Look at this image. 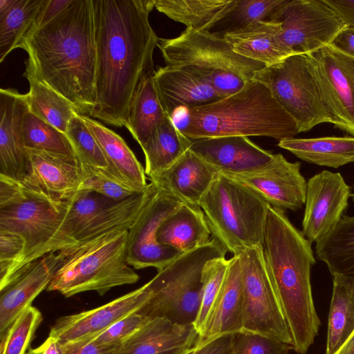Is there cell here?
<instances>
[{"mask_svg":"<svg viewBox=\"0 0 354 354\" xmlns=\"http://www.w3.org/2000/svg\"><path fill=\"white\" fill-rule=\"evenodd\" d=\"M315 252L332 275L354 277V216L344 215L336 227L316 243Z\"/></svg>","mask_w":354,"mask_h":354,"instance_id":"35","label":"cell"},{"mask_svg":"<svg viewBox=\"0 0 354 354\" xmlns=\"http://www.w3.org/2000/svg\"><path fill=\"white\" fill-rule=\"evenodd\" d=\"M69 201L54 202L26 191L20 183L15 196L0 205V230L18 234L26 243L25 256L8 285L57 232L66 214Z\"/></svg>","mask_w":354,"mask_h":354,"instance_id":"11","label":"cell"},{"mask_svg":"<svg viewBox=\"0 0 354 354\" xmlns=\"http://www.w3.org/2000/svg\"><path fill=\"white\" fill-rule=\"evenodd\" d=\"M22 131L27 149L77 156L66 133L41 120L29 109L23 118Z\"/></svg>","mask_w":354,"mask_h":354,"instance_id":"39","label":"cell"},{"mask_svg":"<svg viewBox=\"0 0 354 354\" xmlns=\"http://www.w3.org/2000/svg\"><path fill=\"white\" fill-rule=\"evenodd\" d=\"M42 319L37 308L31 306L26 308L0 339L1 354H25Z\"/></svg>","mask_w":354,"mask_h":354,"instance_id":"40","label":"cell"},{"mask_svg":"<svg viewBox=\"0 0 354 354\" xmlns=\"http://www.w3.org/2000/svg\"><path fill=\"white\" fill-rule=\"evenodd\" d=\"M211 234L201 207L182 203L160 223L156 239L183 253L207 244Z\"/></svg>","mask_w":354,"mask_h":354,"instance_id":"28","label":"cell"},{"mask_svg":"<svg viewBox=\"0 0 354 354\" xmlns=\"http://www.w3.org/2000/svg\"><path fill=\"white\" fill-rule=\"evenodd\" d=\"M290 344L261 334L241 331L234 335L232 354H289Z\"/></svg>","mask_w":354,"mask_h":354,"instance_id":"45","label":"cell"},{"mask_svg":"<svg viewBox=\"0 0 354 354\" xmlns=\"http://www.w3.org/2000/svg\"><path fill=\"white\" fill-rule=\"evenodd\" d=\"M351 197L352 198V200L354 202V192L353 194H351Z\"/></svg>","mask_w":354,"mask_h":354,"instance_id":"55","label":"cell"},{"mask_svg":"<svg viewBox=\"0 0 354 354\" xmlns=\"http://www.w3.org/2000/svg\"><path fill=\"white\" fill-rule=\"evenodd\" d=\"M156 0H93L96 43L95 104L89 115L121 127L159 38L149 16Z\"/></svg>","mask_w":354,"mask_h":354,"instance_id":"1","label":"cell"},{"mask_svg":"<svg viewBox=\"0 0 354 354\" xmlns=\"http://www.w3.org/2000/svg\"><path fill=\"white\" fill-rule=\"evenodd\" d=\"M234 335L221 336L200 348L193 347L184 354H232Z\"/></svg>","mask_w":354,"mask_h":354,"instance_id":"48","label":"cell"},{"mask_svg":"<svg viewBox=\"0 0 354 354\" xmlns=\"http://www.w3.org/2000/svg\"><path fill=\"white\" fill-rule=\"evenodd\" d=\"M154 81L170 117L179 108L204 106L223 97L208 80L189 67H160L155 71Z\"/></svg>","mask_w":354,"mask_h":354,"instance_id":"24","label":"cell"},{"mask_svg":"<svg viewBox=\"0 0 354 354\" xmlns=\"http://www.w3.org/2000/svg\"><path fill=\"white\" fill-rule=\"evenodd\" d=\"M28 169L20 182L26 191L57 203L70 201L78 192L82 169L77 156L27 149Z\"/></svg>","mask_w":354,"mask_h":354,"instance_id":"17","label":"cell"},{"mask_svg":"<svg viewBox=\"0 0 354 354\" xmlns=\"http://www.w3.org/2000/svg\"><path fill=\"white\" fill-rule=\"evenodd\" d=\"M218 173L189 149L171 165L149 179L160 192L182 203L200 206Z\"/></svg>","mask_w":354,"mask_h":354,"instance_id":"22","label":"cell"},{"mask_svg":"<svg viewBox=\"0 0 354 354\" xmlns=\"http://www.w3.org/2000/svg\"><path fill=\"white\" fill-rule=\"evenodd\" d=\"M64 259L59 251H52L26 265L15 279L0 290V339L9 331L20 315L47 289Z\"/></svg>","mask_w":354,"mask_h":354,"instance_id":"18","label":"cell"},{"mask_svg":"<svg viewBox=\"0 0 354 354\" xmlns=\"http://www.w3.org/2000/svg\"><path fill=\"white\" fill-rule=\"evenodd\" d=\"M38 78L68 100L80 114L95 104L96 43L93 0H72L18 45Z\"/></svg>","mask_w":354,"mask_h":354,"instance_id":"2","label":"cell"},{"mask_svg":"<svg viewBox=\"0 0 354 354\" xmlns=\"http://www.w3.org/2000/svg\"><path fill=\"white\" fill-rule=\"evenodd\" d=\"M154 69L145 74L131 98L124 127L142 147L168 118L154 81Z\"/></svg>","mask_w":354,"mask_h":354,"instance_id":"29","label":"cell"},{"mask_svg":"<svg viewBox=\"0 0 354 354\" xmlns=\"http://www.w3.org/2000/svg\"><path fill=\"white\" fill-rule=\"evenodd\" d=\"M335 48L354 58V27L343 29L331 44Z\"/></svg>","mask_w":354,"mask_h":354,"instance_id":"51","label":"cell"},{"mask_svg":"<svg viewBox=\"0 0 354 354\" xmlns=\"http://www.w3.org/2000/svg\"><path fill=\"white\" fill-rule=\"evenodd\" d=\"M333 277L326 354H335L354 332V277Z\"/></svg>","mask_w":354,"mask_h":354,"instance_id":"33","label":"cell"},{"mask_svg":"<svg viewBox=\"0 0 354 354\" xmlns=\"http://www.w3.org/2000/svg\"><path fill=\"white\" fill-rule=\"evenodd\" d=\"M66 134L81 162L107 169L108 163L100 145L78 113L69 121Z\"/></svg>","mask_w":354,"mask_h":354,"instance_id":"41","label":"cell"},{"mask_svg":"<svg viewBox=\"0 0 354 354\" xmlns=\"http://www.w3.org/2000/svg\"><path fill=\"white\" fill-rule=\"evenodd\" d=\"M265 263L286 320L292 350L306 354L321 324L313 302L311 243L285 211L269 205L261 242Z\"/></svg>","mask_w":354,"mask_h":354,"instance_id":"3","label":"cell"},{"mask_svg":"<svg viewBox=\"0 0 354 354\" xmlns=\"http://www.w3.org/2000/svg\"><path fill=\"white\" fill-rule=\"evenodd\" d=\"M351 196V188L339 173L324 170L308 180L302 233L311 243L336 227Z\"/></svg>","mask_w":354,"mask_h":354,"instance_id":"15","label":"cell"},{"mask_svg":"<svg viewBox=\"0 0 354 354\" xmlns=\"http://www.w3.org/2000/svg\"><path fill=\"white\" fill-rule=\"evenodd\" d=\"M348 26L354 27V0H324Z\"/></svg>","mask_w":354,"mask_h":354,"instance_id":"50","label":"cell"},{"mask_svg":"<svg viewBox=\"0 0 354 354\" xmlns=\"http://www.w3.org/2000/svg\"><path fill=\"white\" fill-rule=\"evenodd\" d=\"M288 0H231L207 28L223 37L257 21H269Z\"/></svg>","mask_w":354,"mask_h":354,"instance_id":"36","label":"cell"},{"mask_svg":"<svg viewBox=\"0 0 354 354\" xmlns=\"http://www.w3.org/2000/svg\"><path fill=\"white\" fill-rule=\"evenodd\" d=\"M223 38L236 53L265 66L295 55L283 42L281 25L277 22L257 21Z\"/></svg>","mask_w":354,"mask_h":354,"instance_id":"27","label":"cell"},{"mask_svg":"<svg viewBox=\"0 0 354 354\" xmlns=\"http://www.w3.org/2000/svg\"><path fill=\"white\" fill-rule=\"evenodd\" d=\"M192 140L184 136L168 118L141 147L145 156V174L151 178L176 161L191 146Z\"/></svg>","mask_w":354,"mask_h":354,"instance_id":"34","label":"cell"},{"mask_svg":"<svg viewBox=\"0 0 354 354\" xmlns=\"http://www.w3.org/2000/svg\"><path fill=\"white\" fill-rule=\"evenodd\" d=\"M299 162H291L281 153L256 171L227 175L261 196L270 206L285 211L301 209L306 203L307 181L300 172Z\"/></svg>","mask_w":354,"mask_h":354,"instance_id":"16","label":"cell"},{"mask_svg":"<svg viewBox=\"0 0 354 354\" xmlns=\"http://www.w3.org/2000/svg\"><path fill=\"white\" fill-rule=\"evenodd\" d=\"M242 277L239 255L229 259L226 274L202 332L194 348L243 330Z\"/></svg>","mask_w":354,"mask_h":354,"instance_id":"23","label":"cell"},{"mask_svg":"<svg viewBox=\"0 0 354 354\" xmlns=\"http://www.w3.org/2000/svg\"><path fill=\"white\" fill-rule=\"evenodd\" d=\"M25 65L23 75L29 82V91L25 94L29 111L66 133L77 111L68 100L38 78L28 59Z\"/></svg>","mask_w":354,"mask_h":354,"instance_id":"32","label":"cell"},{"mask_svg":"<svg viewBox=\"0 0 354 354\" xmlns=\"http://www.w3.org/2000/svg\"><path fill=\"white\" fill-rule=\"evenodd\" d=\"M284 149L307 162L338 168L354 162L353 136L289 138L279 141Z\"/></svg>","mask_w":354,"mask_h":354,"instance_id":"30","label":"cell"},{"mask_svg":"<svg viewBox=\"0 0 354 354\" xmlns=\"http://www.w3.org/2000/svg\"><path fill=\"white\" fill-rule=\"evenodd\" d=\"M15 2L16 0H0V16L6 14Z\"/></svg>","mask_w":354,"mask_h":354,"instance_id":"54","label":"cell"},{"mask_svg":"<svg viewBox=\"0 0 354 354\" xmlns=\"http://www.w3.org/2000/svg\"><path fill=\"white\" fill-rule=\"evenodd\" d=\"M229 260L225 257L212 259L203 270V291L201 303L194 326L198 335L202 332L222 286Z\"/></svg>","mask_w":354,"mask_h":354,"instance_id":"42","label":"cell"},{"mask_svg":"<svg viewBox=\"0 0 354 354\" xmlns=\"http://www.w3.org/2000/svg\"></svg>","mask_w":354,"mask_h":354,"instance_id":"56","label":"cell"},{"mask_svg":"<svg viewBox=\"0 0 354 354\" xmlns=\"http://www.w3.org/2000/svg\"><path fill=\"white\" fill-rule=\"evenodd\" d=\"M295 54H310L333 43L348 26L324 0H288L269 19Z\"/></svg>","mask_w":354,"mask_h":354,"instance_id":"12","label":"cell"},{"mask_svg":"<svg viewBox=\"0 0 354 354\" xmlns=\"http://www.w3.org/2000/svg\"><path fill=\"white\" fill-rule=\"evenodd\" d=\"M81 164L82 174L78 191L93 192L115 201L124 200L136 194L109 176L104 169L91 167L82 162Z\"/></svg>","mask_w":354,"mask_h":354,"instance_id":"43","label":"cell"},{"mask_svg":"<svg viewBox=\"0 0 354 354\" xmlns=\"http://www.w3.org/2000/svg\"><path fill=\"white\" fill-rule=\"evenodd\" d=\"M28 106L26 95L11 88L0 90V175L21 182L28 169L22 122Z\"/></svg>","mask_w":354,"mask_h":354,"instance_id":"21","label":"cell"},{"mask_svg":"<svg viewBox=\"0 0 354 354\" xmlns=\"http://www.w3.org/2000/svg\"><path fill=\"white\" fill-rule=\"evenodd\" d=\"M335 354H354V332Z\"/></svg>","mask_w":354,"mask_h":354,"instance_id":"53","label":"cell"},{"mask_svg":"<svg viewBox=\"0 0 354 354\" xmlns=\"http://www.w3.org/2000/svg\"><path fill=\"white\" fill-rule=\"evenodd\" d=\"M227 252L212 238L207 244L180 254L147 282L150 295L136 313L150 319L194 324L203 296V267L212 259L225 257Z\"/></svg>","mask_w":354,"mask_h":354,"instance_id":"8","label":"cell"},{"mask_svg":"<svg viewBox=\"0 0 354 354\" xmlns=\"http://www.w3.org/2000/svg\"><path fill=\"white\" fill-rule=\"evenodd\" d=\"M26 243L18 234L0 230V290L6 288L26 253Z\"/></svg>","mask_w":354,"mask_h":354,"instance_id":"44","label":"cell"},{"mask_svg":"<svg viewBox=\"0 0 354 354\" xmlns=\"http://www.w3.org/2000/svg\"><path fill=\"white\" fill-rule=\"evenodd\" d=\"M149 295L147 283L97 308L61 317L51 327L49 335L57 338L62 344L96 336L119 319L136 312Z\"/></svg>","mask_w":354,"mask_h":354,"instance_id":"19","label":"cell"},{"mask_svg":"<svg viewBox=\"0 0 354 354\" xmlns=\"http://www.w3.org/2000/svg\"><path fill=\"white\" fill-rule=\"evenodd\" d=\"M243 330L277 339L292 346L290 333L270 279L261 245L240 254Z\"/></svg>","mask_w":354,"mask_h":354,"instance_id":"10","label":"cell"},{"mask_svg":"<svg viewBox=\"0 0 354 354\" xmlns=\"http://www.w3.org/2000/svg\"><path fill=\"white\" fill-rule=\"evenodd\" d=\"M171 118L190 140L266 136L279 141L299 133L295 120L263 83L250 80L239 91L210 104L176 109Z\"/></svg>","mask_w":354,"mask_h":354,"instance_id":"4","label":"cell"},{"mask_svg":"<svg viewBox=\"0 0 354 354\" xmlns=\"http://www.w3.org/2000/svg\"><path fill=\"white\" fill-rule=\"evenodd\" d=\"M127 240L128 230H116L61 250L63 261L47 290L66 297L86 291L103 295L114 287L136 283L139 275L127 260Z\"/></svg>","mask_w":354,"mask_h":354,"instance_id":"5","label":"cell"},{"mask_svg":"<svg viewBox=\"0 0 354 354\" xmlns=\"http://www.w3.org/2000/svg\"><path fill=\"white\" fill-rule=\"evenodd\" d=\"M115 202L93 192L78 191L70 200L68 209L57 232L32 259L64 249L71 239L99 212Z\"/></svg>","mask_w":354,"mask_h":354,"instance_id":"31","label":"cell"},{"mask_svg":"<svg viewBox=\"0 0 354 354\" xmlns=\"http://www.w3.org/2000/svg\"><path fill=\"white\" fill-rule=\"evenodd\" d=\"M198 337L193 324L152 318L118 347L114 354H184L194 346Z\"/></svg>","mask_w":354,"mask_h":354,"instance_id":"25","label":"cell"},{"mask_svg":"<svg viewBox=\"0 0 354 354\" xmlns=\"http://www.w3.org/2000/svg\"><path fill=\"white\" fill-rule=\"evenodd\" d=\"M253 80L265 84L295 120L299 133L322 123L335 125L317 80L306 54L289 56L255 72Z\"/></svg>","mask_w":354,"mask_h":354,"instance_id":"9","label":"cell"},{"mask_svg":"<svg viewBox=\"0 0 354 354\" xmlns=\"http://www.w3.org/2000/svg\"><path fill=\"white\" fill-rule=\"evenodd\" d=\"M71 1L72 0H44L38 13L35 28L53 19L65 10Z\"/></svg>","mask_w":354,"mask_h":354,"instance_id":"49","label":"cell"},{"mask_svg":"<svg viewBox=\"0 0 354 354\" xmlns=\"http://www.w3.org/2000/svg\"><path fill=\"white\" fill-rule=\"evenodd\" d=\"M204 161L225 175H238L259 169L273 159L245 136H222L192 140L189 148Z\"/></svg>","mask_w":354,"mask_h":354,"instance_id":"20","label":"cell"},{"mask_svg":"<svg viewBox=\"0 0 354 354\" xmlns=\"http://www.w3.org/2000/svg\"><path fill=\"white\" fill-rule=\"evenodd\" d=\"M306 55L335 127L354 137V58L332 44Z\"/></svg>","mask_w":354,"mask_h":354,"instance_id":"13","label":"cell"},{"mask_svg":"<svg viewBox=\"0 0 354 354\" xmlns=\"http://www.w3.org/2000/svg\"><path fill=\"white\" fill-rule=\"evenodd\" d=\"M65 354H114L116 348L97 344L93 337L63 344Z\"/></svg>","mask_w":354,"mask_h":354,"instance_id":"47","label":"cell"},{"mask_svg":"<svg viewBox=\"0 0 354 354\" xmlns=\"http://www.w3.org/2000/svg\"><path fill=\"white\" fill-rule=\"evenodd\" d=\"M157 189V188H156ZM182 203L158 189L128 230V264L135 269L153 267L161 270L181 252L158 243V226Z\"/></svg>","mask_w":354,"mask_h":354,"instance_id":"14","label":"cell"},{"mask_svg":"<svg viewBox=\"0 0 354 354\" xmlns=\"http://www.w3.org/2000/svg\"><path fill=\"white\" fill-rule=\"evenodd\" d=\"M44 0H16L13 6L0 16V62L35 28Z\"/></svg>","mask_w":354,"mask_h":354,"instance_id":"37","label":"cell"},{"mask_svg":"<svg viewBox=\"0 0 354 354\" xmlns=\"http://www.w3.org/2000/svg\"><path fill=\"white\" fill-rule=\"evenodd\" d=\"M26 354H65V350L57 338L48 335L39 346L29 349Z\"/></svg>","mask_w":354,"mask_h":354,"instance_id":"52","label":"cell"},{"mask_svg":"<svg viewBox=\"0 0 354 354\" xmlns=\"http://www.w3.org/2000/svg\"><path fill=\"white\" fill-rule=\"evenodd\" d=\"M269 205L254 191L221 173L200 203L212 238L233 255L261 245Z\"/></svg>","mask_w":354,"mask_h":354,"instance_id":"6","label":"cell"},{"mask_svg":"<svg viewBox=\"0 0 354 354\" xmlns=\"http://www.w3.org/2000/svg\"><path fill=\"white\" fill-rule=\"evenodd\" d=\"M80 116L102 151L108 163L106 172L136 193L142 192L148 185L145 170L124 140L93 118Z\"/></svg>","mask_w":354,"mask_h":354,"instance_id":"26","label":"cell"},{"mask_svg":"<svg viewBox=\"0 0 354 354\" xmlns=\"http://www.w3.org/2000/svg\"><path fill=\"white\" fill-rule=\"evenodd\" d=\"M231 0H156L155 8L189 30H207Z\"/></svg>","mask_w":354,"mask_h":354,"instance_id":"38","label":"cell"},{"mask_svg":"<svg viewBox=\"0 0 354 354\" xmlns=\"http://www.w3.org/2000/svg\"><path fill=\"white\" fill-rule=\"evenodd\" d=\"M158 47L166 66L196 70L223 97L241 90L265 66L239 55L223 37L207 30L186 28L178 37L159 38Z\"/></svg>","mask_w":354,"mask_h":354,"instance_id":"7","label":"cell"},{"mask_svg":"<svg viewBox=\"0 0 354 354\" xmlns=\"http://www.w3.org/2000/svg\"><path fill=\"white\" fill-rule=\"evenodd\" d=\"M149 319L134 312L119 319L93 338L99 344L117 348Z\"/></svg>","mask_w":354,"mask_h":354,"instance_id":"46","label":"cell"}]
</instances>
